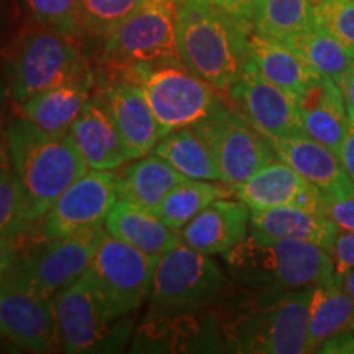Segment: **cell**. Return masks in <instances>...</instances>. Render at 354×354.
Listing matches in <instances>:
<instances>
[{
	"label": "cell",
	"instance_id": "9",
	"mask_svg": "<svg viewBox=\"0 0 354 354\" xmlns=\"http://www.w3.org/2000/svg\"><path fill=\"white\" fill-rule=\"evenodd\" d=\"M227 279L209 254L177 243L158 258L151 304L166 310L198 308L218 299Z\"/></svg>",
	"mask_w": 354,
	"mask_h": 354
},
{
	"label": "cell",
	"instance_id": "17",
	"mask_svg": "<svg viewBox=\"0 0 354 354\" xmlns=\"http://www.w3.org/2000/svg\"><path fill=\"white\" fill-rule=\"evenodd\" d=\"M234 194L250 210L300 207L323 214V194L281 158L272 159L250 179L238 184Z\"/></svg>",
	"mask_w": 354,
	"mask_h": 354
},
{
	"label": "cell",
	"instance_id": "40",
	"mask_svg": "<svg viewBox=\"0 0 354 354\" xmlns=\"http://www.w3.org/2000/svg\"><path fill=\"white\" fill-rule=\"evenodd\" d=\"M339 159L344 171L354 180V120L348 122L346 133H344V140L342 145V151H339Z\"/></svg>",
	"mask_w": 354,
	"mask_h": 354
},
{
	"label": "cell",
	"instance_id": "32",
	"mask_svg": "<svg viewBox=\"0 0 354 354\" xmlns=\"http://www.w3.org/2000/svg\"><path fill=\"white\" fill-rule=\"evenodd\" d=\"M20 185L8 158L6 140H0V234L15 238L26 227Z\"/></svg>",
	"mask_w": 354,
	"mask_h": 354
},
{
	"label": "cell",
	"instance_id": "2",
	"mask_svg": "<svg viewBox=\"0 0 354 354\" xmlns=\"http://www.w3.org/2000/svg\"><path fill=\"white\" fill-rule=\"evenodd\" d=\"M3 140L26 223L41 220L57 197L88 171L71 133H46L24 117L8 125Z\"/></svg>",
	"mask_w": 354,
	"mask_h": 354
},
{
	"label": "cell",
	"instance_id": "41",
	"mask_svg": "<svg viewBox=\"0 0 354 354\" xmlns=\"http://www.w3.org/2000/svg\"><path fill=\"white\" fill-rule=\"evenodd\" d=\"M318 353L328 354H354V333H343L330 338L322 344Z\"/></svg>",
	"mask_w": 354,
	"mask_h": 354
},
{
	"label": "cell",
	"instance_id": "21",
	"mask_svg": "<svg viewBox=\"0 0 354 354\" xmlns=\"http://www.w3.org/2000/svg\"><path fill=\"white\" fill-rule=\"evenodd\" d=\"M92 73L81 74L71 81L38 92L21 102L24 117L46 133H69V128L92 99Z\"/></svg>",
	"mask_w": 354,
	"mask_h": 354
},
{
	"label": "cell",
	"instance_id": "5",
	"mask_svg": "<svg viewBox=\"0 0 354 354\" xmlns=\"http://www.w3.org/2000/svg\"><path fill=\"white\" fill-rule=\"evenodd\" d=\"M100 61L123 77L140 69L183 63L177 48L176 0H146L105 37Z\"/></svg>",
	"mask_w": 354,
	"mask_h": 354
},
{
	"label": "cell",
	"instance_id": "18",
	"mask_svg": "<svg viewBox=\"0 0 354 354\" xmlns=\"http://www.w3.org/2000/svg\"><path fill=\"white\" fill-rule=\"evenodd\" d=\"M251 210L240 198H216L177 230L179 241L203 254H225L250 234Z\"/></svg>",
	"mask_w": 354,
	"mask_h": 354
},
{
	"label": "cell",
	"instance_id": "7",
	"mask_svg": "<svg viewBox=\"0 0 354 354\" xmlns=\"http://www.w3.org/2000/svg\"><path fill=\"white\" fill-rule=\"evenodd\" d=\"M76 39L39 24L26 28L12 56V99L21 104L38 92L87 73Z\"/></svg>",
	"mask_w": 354,
	"mask_h": 354
},
{
	"label": "cell",
	"instance_id": "25",
	"mask_svg": "<svg viewBox=\"0 0 354 354\" xmlns=\"http://www.w3.org/2000/svg\"><path fill=\"white\" fill-rule=\"evenodd\" d=\"M250 59L261 76L284 88L297 100L322 79L320 74L287 44L254 32L250 35Z\"/></svg>",
	"mask_w": 354,
	"mask_h": 354
},
{
	"label": "cell",
	"instance_id": "46",
	"mask_svg": "<svg viewBox=\"0 0 354 354\" xmlns=\"http://www.w3.org/2000/svg\"><path fill=\"white\" fill-rule=\"evenodd\" d=\"M176 2H179V0H176ZM180 2H183V0H180Z\"/></svg>",
	"mask_w": 354,
	"mask_h": 354
},
{
	"label": "cell",
	"instance_id": "11",
	"mask_svg": "<svg viewBox=\"0 0 354 354\" xmlns=\"http://www.w3.org/2000/svg\"><path fill=\"white\" fill-rule=\"evenodd\" d=\"M105 232V227H97L44 240L21 259L17 258L10 276L55 297L87 271Z\"/></svg>",
	"mask_w": 354,
	"mask_h": 354
},
{
	"label": "cell",
	"instance_id": "38",
	"mask_svg": "<svg viewBox=\"0 0 354 354\" xmlns=\"http://www.w3.org/2000/svg\"><path fill=\"white\" fill-rule=\"evenodd\" d=\"M17 251L13 238L0 234V282H3L12 272L13 266L17 263Z\"/></svg>",
	"mask_w": 354,
	"mask_h": 354
},
{
	"label": "cell",
	"instance_id": "10",
	"mask_svg": "<svg viewBox=\"0 0 354 354\" xmlns=\"http://www.w3.org/2000/svg\"><path fill=\"white\" fill-rule=\"evenodd\" d=\"M196 128L210 145L221 183L233 189L277 158L269 140L225 102Z\"/></svg>",
	"mask_w": 354,
	"mask_h": 354
},
{
	"label": "cell",
	"instance_id": "8",
	"mask_svg": "<svg viewBox=\"0 0 354 354\" xmlns=\"http://www.w3.org/2000/svg\"><path fill=\"white\" fill-rule=\"evenodd\" d=\"M159 256H151L105 232L87 274L115 320L149 299Z\"/></svg>",
	"mask_w": 354,
	"mask_h": 354
},
{
	"label": "cell",
	"instance_id": "20",
	"mask_svg": "<svg viewBox=\"0 0 354 354\" xmlns=\"http://www.w3.org/2000/svg\"><path fill=\"white\" fill-rule=\"evenodd\" d=\"M88 169L115 171L130 161L110 115L94 97L69 128Z\"/></svg>",
	"mask_w": 354,
	"mask_h": 354
},
{
	"label": "cell",
	"instance_id": "14",
	"mask_svg": "<svg viewBox=\"0 0 354 354\" xmlns=\"http://www.w3.org/2000/svg\"><path fill=\"white\" fill-rule=\"evenodd\" d=\"M118 197L117 172L88 169L57 197L43 216V238L53 240L104 227Z\"/></svg>",
	"mask_w": 354,
	"mask_h": 354
},
{
	"label": "cell",
	"instance_id": "36",
	"mask_svg": "<svg viewBox=\"0 0 354 354\" xmlns=\"http://www.w3.org/2000/svg\"><path fill=\"white\" fill-rule=\"evenodd\" d=\"M323 214L338 230L354 232V196L323 197Z\"/></svg>",
	"mask_w": 354,
	"mask_h": 354
},
{
	"label": "cell",
	"instance_id": "33",
	"mask_svg": "<svg viewBox=\"0 0 354 354\" xmlns=\"http://www.w3.org/2000/svg\"><path fill=\"white\" fill-rule=\"evenodd\" d=\"M146 0H77L81 21L86 32L107 37Z\"/></svg>",
	"mask_w": 354,
	"mask_h": 354
},
{
	"label": "cell",
	"instance_id": "1",
	"mask_svg": "<svg viewBox=\"0 0 354 354\" xmlns=\"http://www.w3.org/2000/svg\"><path fill=\"white\" fill-rule=\"evenodd\" d=\"M250 20L209 0H183L177 7V48L184 66L228 95L250 61Z\"/></svg>",
	"mask_w": 354,
	"mask_h": 354
},
{
	"label": "cell",
	"instance_id": "45",
	"mask_svg": "<svg viewBox=\"0 0 354 354\" xmlns=\"http://www.w3.org/2000/svg\"><path fill=\"white\" fill-rule=\"evenodd\" d=\"M0 117H2V104H0Z\"/></svg>",
	"mask_w": 354,
	"mask_h": 354
},
{
	"label": "cell",
	"instance_id": "29",
	"mask_svg": "<svg viewBox=\"0 0 354 354\" xmlns=\"http://www.w3.org/2000/svg\"><path fill=\"white\" fill-rule=\"evenodd\" d=\"M282 43L297 53L320 76L333 79L336 84L354 66V57L346 48L318 26L292 35Z\"/></svg>",
	"mask_w": 354,
	"mask_h": 354
},
{
	"label": "cell",
	"instance_id": "37",
	"mask_svg": "<svg viewBox=\"0 0 354 354\" xmlns=\"http://www.w3.org/2000/svg\"><path fill=\"white\" fill-rule=\"evenodd\" d=\"M330 254L336 274H344L349 269H354V232L338 230L330 248Z\"/></svg>",
	"mask_w": 354,
	"mask_h": 354
},
{
	"label": "cell",
	"instance_id": "42",
	"mask_svg": "<svg viewBox=\"0 0 354 354\" xmlns=\"http://www.w3.org/2000/svg\"><path fill=\"white\" fill-rule=\"evenodd\" d=\"M338 86L342 88L349 120H354V66L351 69H348V73L342 77V81L338 82Z\"/></svg>",
	"mask_w": 354,
	"mask_h": 354
},
{
	"label": "cell",
	"instance_id": "30",
	"mask_svg": "<svg viewBox=\"0 0 354 354\" xmlns=\"http://www.w3.org/2000/svg\"><path fill=\"white\" fill-rule=\"evenodd\" d=\"M318 0H261L251 25L261 37L286 41L292 35L315 26Z\"/></svg>",
	"mask_w": 354,
	"mask_h": 354
},
{
	"label": "cell",
	"instance_id": "13",
	"mask_svg": "<svg viewBox=\"0 0 354 354\" xmlns=\"http://www.w3.org/2000/svg\"><path fill=\"white\" fill-rule=\"evenodd\" d=\"M53 302L64 353L100 351L113 338L112 325L117 320L110 315L107 304L87 271L57 292Z\"/></svg>",
	"mask_w": 354,
	"mask_h": 354
},
{
	"label": "cell",
	"instance_id": "23",
	"mask_svg": "<svg viewBox=\"0 0 354 354\" xmlns=\"http://www.w3.org/2000/svg\"><path fill=\"white\" fill-rule=\"evenodd\" d=\"M343 333H354V304L344 290L342 276L333 272L312 287L307 353H318L323 343Z\"/></svg>",
	"mask_w": 354,
	"mask_h": 354
},
{
	"label": "cell",
	"instance_id": "3",
	"mask_svg": "<svg viewBox=\"0 0 354 354\" xmlns=\"http://www.w3.org/2000/svg\"><path fill=\"white\" fill-rule=\"evenodd\" d=\"M223 261L234 282L268 294L312 287L335 272L333 259L325 248L251 232L223 254Z\"/></svg>",
	"mask_w": 354,
	"mask_h": 354
},
{
	"label": "cell",
	"instance_id": "44",
	"mask_svg": "<svg viewBox=\"0 0 354 354\" xmlns=\"http://www.w3.org/2000/svg\"><path fill=\"white\" fill-rule=\"evenodd\" d=\"M6 84H3L2 79H0V104H3V100H6Z\"/></svg>",
	"mask_w": 354,
	"mask_h": 354
},
{
	"label": "cell",
	"instance_id": "19",
	"mask_svg": "<svg viewBox=\"0 0 354 354\" xmlns=\"http://www.w3.org/2000/svg\"><path fill=\"white\" fill-rule=\"evenodd\" d=\"M269 143L277 158L315 185L323 197L354 196V180L344 171L342 159L320 141L299 133L286 138H271Z\"/></svg>",
	"mask_w": 354,
	"mask_h": 354
},
{
	"label": "cell",
	"instance_id": "35",
	"mask_svg": "<svg viewBox=\"0 0 354 354\" xmlns=\"http://www.w3.org/2000/svg\"><path fill=\"white\" fill-rule=\"evenodd\" d=\"M315 26L338 39L354 57V0H318Z\"/></svg>",
	"mask_w": 354,
	"mask_h": 354
},
{
	"label": "cell",
	"instance_id": "15",
	"mask_svg": "<svg viewBox=\"0 0 354 354\" xmlns=\"http://www.w3.org/2000/svg\"><path fill=\"white\" fill-rule=\"evenodd\" d=\"M228 97L236 102L243 117L268 140L304 133L299 100L261 76L251 59Z\"/></svg>",
	"mask_w": 354,
	"mask_h": 354
},
{
	"label": "cell",
	"instance_id": "26",
	"mask_svg": "<svg viewBox=\"0 0 354 354\" xmlns=\"http://www.w3.org/2000/svg\"><path fill=\"white\" fill-rule=\"evenodd\" d=\"M104 227L112 236L151 256L165 254L179 243L176 230L167 227L154 212L120 197L109 214Z\"/></svg>",
	"mask_w": 354,
	"mask_h": 354
},
{
	"label": "cell",
	"instance_id": "31",
	"mask_svg": "<svg viewBox=\"0 0 354 354\" xmlns=\"http://www.w3.org/2000/svg\"><path fill=\"white\" fill-rule=\"evenodd\" d=\"M232 192H234V189L228 190L223 185L214 184V180H198L185 177L183 183L177 184L167 194L161 205L154 210V214L165 221L167 227L177 232L197 214H201L207 205H210L216 198L228 197Z\"/></svg>",
	"mask_w": 354,
	"mask_h": 354
},
{
	"label": "cell",
	"instance_id": "22",
	"mask_svg": "<svg viewBox=\"0 0 354 354\" xmlns=\"http://www.w3.org/2000/svg\"><path fill=\"white\" fill-rule=\"evenodd\" d=\"M299 112L305 135L320 141L339 156L349 117L338 84L322 76L320 81L299 99Z\"/></svg>",
	"mask_w": 354,
	"mask_h": 354
},
{
	"label": "cell",
	"instance_id": "34",
	"mask_svg": "<svg viewBox=\"0 0 354 354\" xmlns=\"http://www.w3.org/2000/svg\"><path fill=\"white\" fill-rule=\"evenodd\" d=\"M26 10L39 25L79 38L86 32L77 0H24Z\"/></svg>",
	"mask_w": 354,
	"mask_h": 354
},
{
	"label": "cell",
	"instance_id": "39",
	"mask_svg": "<svg viewBox=\"0 0 354 354\" xmlns=\"http://www.w3.org/2000/svg\"><path fill=\"white\" fill-rule=\"evenodd\" d=\"M209 2L225 8V10L233 13V15L251 21L261 0H209Z\"/></svg>",
	"mask_w": 354,
	"mask_h": 354
},
{
	"label": "cell",
	"instance_id": "28",
	"mask_svg": "<svg viewBox=\"0 0 354 354\" xmlns=\"http://www.w3.org/2000/svg\"><path fill=\"white\" fill-rule=\"evenodd\" d=\"M153 153L187 179L221 180L210 145L196 127H185L167 133L158 141Z\"/></svg>",
	"mask_w": 354,
	"mask_h": 354
},
{
	"label": "cell",
	"instance_id": "27",
	"mask_svg": "<svg viewBox=\"0 0 354 354\" xmlns=\"http://www.w3.org/2000/svg\"><path fill=\"white\" fill-rule=\"evenodd\" d=\"M184 179L169 162L151 151L118 172V196L154 212L167 194Z\"/></svg>",
	"mask_w": 354,
	"mask_h": 354
},
{
	"label": "cell",
	"instance_id": "24",
	"mask_svg": "<svg viewBox=\"0 0 354 354\" xmlns=\"http://www.w3.org/2000/svg\"><path fill=\"white\" fill-rule=\"evenodd\" d=\"M250 232L276 240L313 243L330 251L338 228L320 212L300 207H274L251 210Z\"/></svg>",
	"mask_w": 354,
	"mask_h": 354
},
{
	"label": "cell",
	"instance_id": "6",
	"mask_svg": "<svg viewBox=\"0 0 354 354\" xmlns=\"http://www.w3.org/2000/svg\"><path fill=\"white\" fill-rule=\"evenodd\" d=\"M123 79L143 88L162 138L179 128L201 125L223 104L220 92L183 63L140 69Z\"/></svg>",
	"mask_w": 354,
	"mask_h": 354
},
{
	"label": "cell",
	"instance_id": "4",
	"mask_svg": "<svg viewBox=\"0 0 354 354\" xmlns=\"http://www.w3.org/2000/svg\"><path fill=\"white\" fill-rule=\"evenodd\" d=\"M312 287L279 294L258 292L259 297L243 304L223 326L227 346L248 354L307 353Z\"/></svg>",
	"mask_w": 354,
	"mask_h": 354
},
{
	"label": "cell",
	"instance_id": "12",
	"mask_svg": "<svg viewBox=\"0 0 354 354\" xmlns=\"http://www.w3.org/2000/svg\"><path fill=\"white\" fill-rule=\"evenodd\" d=\"M0 336L30 353L61 349L53 297L8 274L0 282Z\"/></svg>",
	"mask_w": 354,
	"mask_h": 354
},
{
	"label": "cell",
	"instance_id": "16",
	"mask_svg": "<svg viewBox=\"0 0 354 354\" xmlns=\"http://www.w3.org/2000/svg\"><path fill=\"white\" fill-rule=\"evenodd\" d=\"M94 99L112 118L130 161L151 153L162 138L159 123L138 84L125 79L109 82Z\"/></svg>",
	"mask_w": 354,
	"mask_h": 354
},
{
	"label": "cell",
	"instance_id": "43",
	"mask_svg": "<svg viewBox=\"0 0 354 354\" xmlns=\"http://www.w3.org/2000/svg\"><path fill=\"white\" fill-rule=\"evenodd\" d=\"M339 276H342L344 290H346L349 299H351L354 304V269H349V271H346L344 274H339Z\"/></svg>",
	"mask_w": 354,
	"mask_h": 354
}]
</instances>
